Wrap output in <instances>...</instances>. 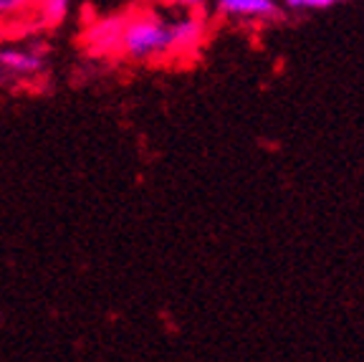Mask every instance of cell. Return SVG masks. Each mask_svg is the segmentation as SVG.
Instances as JSON below:
<instances>
[{"label": "cell", "instance_id": "7a4b0ae2", "mask_svg": "<svg viewBox=\"0 0 364 362\" xmlns=\"http://www.w3.org/2000/svg\"><path fill=\"white\" fill-rule=\"evenodd\" d=\"M46 53L38 46H0V76H11L18 81H28L43 74Z\"/></svg>", "mask_w": 364, "mask_h": 362}, {"label": "cell", "instance_id": "3957f363", "mask_svg": "<svg viewBox=\"0 0 364 362\" xmlns=\"http://www.w3.org/2000/svg\"><path fill=\"white\" fill-rule=\"evenodd\" d=\"M172 31V58H190L200 51V46L208 33L205 18L200 11H182L180 16L170 18Z\"/></svg>", "mask_w": 364, "mask_h": 362}, {"label": "cell", "instance_id": "6da1fadb", "mask_svg": "<svg viewBox=\"0 0 364 362\" xmlns=\"http://www.w3.org/2000/svg\"><path fill=\"white\" fill-rule=\"evenodd\" d=\"M117 56L132 63H162L172 58L170 16L154 8H134L124 13Z\"/></svg>", "mask_w": 364, "mask_h": 362}, {"label": "cell", "instance_id": "ba28073f", "mask_svg": "<svg viewBox=\"0 0 364 362\" xmlns=\"http://www.w3.org/2000/svg\"><path fill=\"white\" fill-rule=\"evenodd\" d=\"M336 3H344V0H284L281 6L291 13H311V11H324V8H331Z\"/></svg>", "mask_w": 364, "mask_h": 362}, {"label": "cell", "instance_id": "277c9868", "mask_svg": "<svg viewBox=\"0 0 364 362\" xmlns=\"http://www.w3.org/2000/svg\"><path fill=\"white\" fill-rule=\"evenodd\" d=\"M213 8L223 21L240 23H273L284 16L279 0H215Z\"/></svg>", "mask_w": 364, "mask_h": 362}, {"label": "cell", "instance_id": "52a82bcc", "mask_svg": "<svg viewBox=\"0 0 364 362\" xmlns=\"http://www.w3.org/2000/svg\"><path fill=\"white\" fill-rule=\"evenodd\" d=\"M36 0H0V26L28 23Z\"/></svg>", "mask_w": 364, "mask_h": 362}, {"label": "cell", "instance_id": "9c48e42d", "mask_svg": "<svg viewBox=\"0 0 364 362\" xmlns=\"http://www.w3.org/2000/svg\"><path fill=\"white\" fill-rule=\"evenodd\" d=\"M175 3L182 11H200V13H203V6H205V0H175Z\"/></svg>", "mask_w": 364, "mask_h": 362}, {"label": "cell", "instance_id": "5b68a950", "mask_svg": "<svg viewBox=\"0 0 364 362\" xmlns=\"http://www.w3.org/2000/svg\"><path fill=\"white\" fill-rule=\"evenodd\" d=\"M71 6H74V0H36L33 11L28 16V23H33L38 29L53 31L68 21Z\"/></svg>", "mask_w": 364, "mask_h": 362}, {"label": "cell", "instance_id": "8992f818", "mask_svg": "<svg viewBox=\"0 0 364 362\" xmlns=\"http://www.w3.org/2000/svg\"><path fill=\"white\" fill-rule=\"evenodd\" d=\"M119 33H122V16L107 18V21H99L91 26L86 43H89L91 51L97 53H117V48H119Z\"/></svg>", "mask_w": 364, "mask_h": 362}]
</instances>
